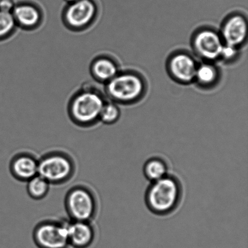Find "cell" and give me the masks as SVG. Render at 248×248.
Listing matches in <instances>:
<instances>
[{"label": "cell", "mask_w": 248, "mask_h": 248, "mask_svg": "<svg viewBox=\"0 0 248 248\" xmlns=\"http://www.w3.org/2000/svg\"><path fill=\"white\" fill-rule=\"evenodd\" d=\"M12 13L16 23L26 28H32L40 21V12L30 4H21L15 7Z\"/></svg>", "instance_id": "obj_13"}, {"label": "cell", "mask_w": 248, "mask_h": 248, "mask_svg": "<svg viewBox=\"0 0 248 248\" xmlns=\"http://www.w3.org/2000/svg\"><path fill=\"white\" fill-rule=\"evenodd\" d=\"M74 161L66 153L52 152L38 160V175L51 184L65 183L74 176Z\"/></svg>", "instance_id": "obj_3"}, {"label": "cell", "mask_w": 248, "mask_h": 248, "mask_svg": "<svg viewBox=\"0 0 248 248\" xmlns=\"http://www.w3.org/2000/svg\"><path fill=\"white\" fill-rule=\"evenodd\" d=\"M182 194L181 181L177 177L169 174L151 182L145 194L146 206L155 215L167 216L178 208Z\"/></svg>", "instance_id": "obj_1"}, {"label": "cell", "mask_w": 248, "mask_h": 248, "mask_svg": "<svg viewBox=\"0 0 248 248\" xmlns=\"http://www.w3.org/2000/svg\"><path fill=\"white\" fill-rule=\"evenodd\" d=\"M16 21L12 12L0 11V38H3L14 30Z\"/></svg>", "instance_id": "obj_19"}, {"label": "cell", "mask_w": 248, "mask_h": 248, "mask_svg": "<svg viewBox=\"0 0 248 248\" xmlns=\"http://www.w3.org/2000/svg\"><path fill=\"white\" fill-rule=\"evenodd\" d=\"M14 7L12 0H0V11L12 12Z\"/></svg>", "instance_id": "obj_21"}, {"label": "cell", "mask_w": 248, "mask_h": 248, "mask_svg": "<svg viewBox=\"0 0 248 248\" xmlns=\"http://www.w3.org/2000/svg\"><path fill=\"white\" fill-rule=\"evenodd\" d=\"M92 72L99 81L108 82L119 74L117 63L108 58H99L92 64Z\"/></svg>", "instance_id": "obj_15"}, {"label": "cell", "mask_w": 248, "mask_h": 248, "mask_svg": "<svg viewBox=\"0 0 248 248\" xmlns=\"http://www.w3.org/2000/svg\"><path fill=\"white\" fill-rule=\"evenodd\" d=\"M27 182V191L31 198L41 200L47 195L50 184L40 175H36Z\"/></svg>", "instance_id": "obj_17"}, {"label": "cell", "mask_w": 248, "mask_h": 248, "mask_svg": "<svg viewBox=\"0 0 248 248\" xmlns=\"http://www.w3.org/2000/svg\"><path fill=\"white\" fill-rule=\"evenodd\" d=\"M96 12L95 5L91 0H78L65 11V21L73 28H84L93 20Z\"/></svg>", "instance_id": "obj_10"}, {"label": "cell", "mask_w": 248, "mask_h": 248, "mask_svg": "<svg viewBox=\"0 0 248 248\" xmlns=\"http://www.w3.org/2000/svg\"><path fill=\"white\" fill-rule=\"evenodd\" d=\"M68 240L70 247L87 248L93 244L95 232L91 222L66 221Z\"/></svg>", "instance_id": "obj_11"}, {"label": "cell", "mask_w": 248, "mask_h": 248, "mask_svg": "<svg viewBox=\"0 0 248 248\" xmlns=\"http://www.w3.org/2000/svg\"><path fill=\"white\" fill-rule=\"evenodd\" d=\"M105 101L100 93L92 89L78 94L72 102L70 115L75 123L88 126L99 120Z\"/></svg>", "instance_id": "obj_5"}, {"label": "cell", "mask_w": 248, "mask_h": 248, "mask_svg": "<svg viewBox=\"0 0 248 248\" xmlns=\"http://www.w3.org/2000/svg\"><path fill=\"white\" fill-rule=\"evenodd\" d=\"M120 115V108L115 104L106 103L99 116V120L104 124H113L117 122Z\"/></svg>", "instance_id": "obj_18"}, {"label": "cell", "mask_w": 248, "mask_h": 248, "mask_svg": "<svg viewBox=\"0 0 248 248\" xmlns=\"http://www.w3.org/2000/svg\"><path fill=\"white\" fill-rule=\"evenodd\" d=\"M67 1H69L72 2H75V1H78V0H67Z\"/></svg>", "instance_id": "obj_22"}, {"label": "cell", "mask_w": 248, "mask_h": 248, "mask_svg": "<svg viewBox=\"0 0 248 248\" xmlns=\"http://www.w3.org/2000/svg\"><path fill=\"white\" fill-rule=\"evenodd\" d=\"M65 207L70 220L91 222L98 210V202L91 189L77 186L68 192L65 198Z\"/></svg>", "instance_id": "obj_4"}, {"label": "cell", "mask_w": 248, "mask_h": 248, "mask_svg": "<svg viewBox=\"0 0 248 248\" xmlns=\"http://www.w3.org/2000/svg\"><path fill=\"white\" fill-rule=\"evenodd\" d=\"M107 93L113 101L124 104L140 101L147 92V82L142 75L134 71L119 73L108 82Z\"/></svg>", "instance_id": "obj_2"}, {"label": "cell", "mask_w": 248, "mask_h": 248, "mask_svg": "<svg viewBox=\"0 0 248 248\" xmlns=\"http://www.w3.org/2000/svg\"><path fill=\"white\" fill-rule=\"evenodd\" d=\"M10 170L15 178L28 182L38 174V160L29 153H19L12 159Z\"/></svg>", "instance_id": "obj_12"}, {"label": "cell", "mask_w": 248, "mask_h": 248, "mask_svg": "<svg viewBox=\"0 0 248 248\" xmlns=\"http://www.w3.org/2000/svg\"><path fill=\"white\" fill-rule=\"evenodd\" d=\"M198 64L190 53L178 51L172 53L168 60V72L172 79L179 83L190 84L195 81Z\"/></svg>", "instance_id": "obj_8"}, {"label": "cell", "mask_w": 248, "mask_h": 248, "mask_svg": "<svg viewBox=\"0 0 248 248\" xmlns=\"http://www.w3.org/2000/svg\"><path fill=\"white\" fill-rule=\"evenodd\" d=\"M248 31L247 17L242 14L235 13L223 21L220 33L225 45L239 48L247 42Z\"/></svg>", "instance_id": "obj_9"}, {"label": "cell", "mask_w": 248, "mask_h": 248, "mask_svg": "<svg viewBox=\"0 0 248 248\" xmlns=\"http://www.w3.org/2000/svg\"><path fill=\"white\" fill-rule=\"evenodd\" d=\"M167 162L160 157H153L148 159L143 165L144 176L151 182L157 181L169 174Z\"/></svg>", "instance_id": "obj_16"}, {"label": "cell", "mask_w": 248, "mask_h": 248, "mask_svg": "<svg viewBox=\"0 0 248 248\" xmlns=\"http://www.w3.org/2000/svg\"><path fill=\"white\" fill-rule=\"evenodd\" d=\"M33 238L39 248H68L66 221L45 220L34 229Z\"/></svg>", "instance_id": "obj_7"}, {"label": "cell", "mask_w": 248, "mask_h": 248, "mask_svg": "<svg viewBox=\"0 0 248 248\" xmlns=\"http://www.w3.org/2000/svg\"><path fill=\"white\" fill-rule=\"evenodd\" d=\"M224 45L220 33L209 27L198 29L191 40L194 52L206 62H213L220 60Z\"/></svg>", "instance_id": "obj_6"}, {"label": "cell", "mask_w": 248, "mask_h": 248, "mask_svg": "<svg viewBox=\"0 0 248 248\" xmlns=\"http://www.w3.org/2000/svg\"><path fill=\"white\" fill-rule=\"evenodd\" d=\"M220 74L218 67L213 62H204L198 65L195 81L202 87L210 88L219 81Z\"/></svg>", "instance_id": "obj_14"}, {"label": "cell", "mask_w": 248, "mask_h": 248, "mask_svg": "<svg viewBox=\"0 0 248 248\" xmlns=\"http://www.w3.org/2000/svg\"><path fill=\"white\" fill-rule=\"evenodd\" d=\"M239 48L234 46L225 45L223 46L220 60L224 61L226 62H234L239 56Z\"/></svg>", "instance_id": "obj_20"}]
</instances>
